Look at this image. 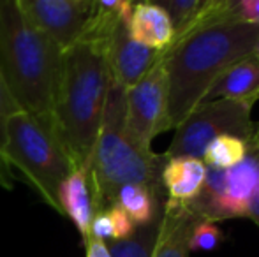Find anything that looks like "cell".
Listing matches in <instances>:
<instances>
[{
    "mask_svg": "<svg viewBox=\"0 0 259 257\" xmlns=\"http://www.w3.org/2000/svg\"><path fill=\"white\" fill-rule=\"evenodd\" d=\"M259 27L243 21L206 25L162 52L167 78V124L177 129L196 108L205 102L221 74L233 64L252 55Z\"/></svg>",
    "mask_w": 259,
    "mask_h": 257,
    "instance_id": "1",
    "label": "cell"
},
{
    "mask_svg": "<svg viewBox=\"0 0 259 257\" xmlns=\"http://www.w3.org/2000/svg\"><path fill=\"white\" fill-rule=\"evenodd\" d=\"M64 52L27 20L18 0H0V74L21 111L55 127Z\"/></svg>",
    "mask_w": 259,
    "mask_h": 257,
    "instance_id": "2",
    "label": "cell"
},
{
    "mask_svg": "<svg viewBox=\"0 0 259 257\" xmlns=\"http://www.w3.org/2000/svg\"><path fill=\"white\" fill-rule=\"evenodd\" d=\"M106 48L104 42L79 41L64 53L53 122L74 169L89 171L103 125L106 99L113 83Z\"/></svg>",
    "mask_w": 259,
    "mask_h": 257,
    "instance_id": "3",
    "label": "cell"
},
{
    "mask_svg": "<svg viewBox=\"0 0 259 257\" xmlns=\"http://www.w3.org/2000/svg\"><path fill=\"white\" fill-rule=\"evenodd\" d=\"M167 159L162 153L143 151L125 134V90L111 83L106 99L99 136L89 166L94 212L104 213L116 202L125 185H141L162 202L166 190L162 171Z\"/></svg>",
    "mask_w": 259,
    "mask_h": 257,
    "instance_id": "4",
    "label": "cell"
},
{
    "mask_svg": "<svg viewBox=\"0 0 259 257\" xmlns=\"http://www.w3.org/2000/svg\"><path fill=\"white\" fill-rule=\"evenodd\" d=\"M6 159L11 168L20 169L39 195L60 213L58 189L74 171V166L55 127L25 111L16 113L7 125Z\"/></svg>",
    "mask_w": 259,
    "mask_h": 257,
    "instance_id": "5",
    "label": "cell"
},
{
    "mask_svg": "<svg viewBox=\"0 0 259 257\" xmlns=\"http://www.w3.org/2000/svg\"><path fill=\"white\" fill-rule=\"evenodd\" d=\"M252 106L236 100L215 99L201 102L177 129L164 157H191L203 161L206 146L221 136H235L247 144L257 143V122L250 117Z\"/></svg>",
    "mask_w": 259,
    "mask_h": 257,
    "instance_id": "6",
    "label": "cell"
},
{
    "mask_svg": "<svg viewBox=\"0 0 259 257\" xmlns=\"http://www.w3.org/2000/svg\"><path fill=\"white\" fill-rule=\"evenodd\" d=\"M166 130H169L167 78L159 62L125 90V134L140 150L152 151V141Z\"/></svg>",
    "mask_w": 259,
    "mask_h": 257,
    "instance_id": "7",
    "label": "cell"
},
{
    "mask_svg": "<svg viewBox=\"0 0 259 257\" xmlns=\"http://www.w3.org/2000/svg\"><path fill=\"white\" fill-rule=\"evenodd\" d=\"M96 0H18L27 20L62 49L79 42Z\"/></svg>",
    "mask_w": 259,
    "mask_h": 257,
    "instance_id": "8",
    "label": "cell"
},
{
    "mask_svg": "<svg viewBox=\"0 0 259 257\" xmlns=\"http://www.w3.org/2000/svg\"><path fill=\"white\" fill-rule=\"evenodd\" d=\"M106 55L113 83L123 90L136 85L162 59V52L147 48L131 37L129 23L125 21L115 28L106 48Z\"/></svg>",
    "mask_w": 259,
    "mask_h": 257,
    "instance_id": "9",
    "label": "cell"
},
{
    "mask_svg": "<svg viewBox=\"0 0 259 257\" xmlns=\"http://www.w3.org/2000/svg\"><path fill=\"white\" fill-rule=\"evenodd\" d=\"M259 189V143L250 144L240 164L228 169L226 190L219 204L221 220L247 217L250 199Z\"/></svg>",
    "mask_w": 259,
    "mask_h": 257,
    "instance_id": "10",
    "label": "cell"
},
{
    "mask_svg": "<svg viewBox=\"0 0 259 257\" xmlns=\"http://www.w3.org/2000/svg\"><path fill=\"white\" fill-rule=\"evenodd\" d=\"M199 222L184 204L164 202L152 257H189L192 231Z\"/></svg>",
    "mask_w": 259,
    "mask_h": 257,
    "instance_id": "11",
    "label": "cell"
},
{
    "mask_svg": "<svg viewBox=\"0 0 259 257\" xmlns=\"http://www.w3.org/2000/svg\"><path fill=\"white\" fill-rule=\"evenodd\" d=\"M58 204H60V213L71 219V222L81 234L83 241L87 243L90 238L92 219L96 215L87 169H74L62 182L58 189Z\"/></svg>",
    "mask_w": 259,
    "mask_h": 257,
    "instance_id": "12",
    "label": "cell"
},
{
    "mask_svg": "<svg viewBox=\"0 0 259 257\" xmlns=\"http://www.w3.org/2000/svg\"><path fill=\"white\" fill-rule=\"evenodd\" d=\"M226 99L254 106L259 99V60L254 55L233 64L221 74L205 100Z\"/></svg>",
    "mask_w": 259,
    "mask_h": 257,
    "instance_id": "13",
    "label": "cell"
},
{
    "mask_svg": "<svg viewBox=\"0 0 259 257\" xmlns=\"http://www.w3.org/2000/svg\"><path fill=\"white\" fill-rule=\"evenodd\" d=\"M206 166L199 159L180 157L167 159L162 171V185L166 190V202L187 204L196 197L205 183Z\"/></svg>",
    "mask_w": 259,
    "mask_h": 257,
    "instance_id": "14",
    "label": "cell"
},
{
    "mask_svg": "<svg viewBox=\"0 0 259 257\" xmlns=\"http://www.w3.org/2000/svg\"><path fill=\"white\" fill-rule=\"evenodd\" d=\"M129 34L140 44L164 52L173 41V25L167 13L157 4H134L129 20Z\"/></svg>",
    "mask_w": 259,
    "mask_h": 257,
    "instance_id": "15",
    "label": "cell"
},
{
    "mask_svg": "<svg viewBox=\"0 0 259 257\" xmlns=\"http://www.w3.org/2000/svg\"><path fill=\"white\" fill-rule=\"evenodd\" d=\"M136 227L147 226L162 217L164 202L141 185H125L116 195V202Z\"/></svg>",
    "mask_w": 259,
    "mask_h": 257,
    "instance_id": "16",
    "label": "cell"
},
{
    "mask_svg": "<svg viewBox=\"0 0 259 257\" xmlns=\"http://www.w3.org/2000/svg\"><path fill=\"white\" fill-rule=\"evenodd\" d=\"M159 224L160 219L154 222L147 224V226L136 227L133 234L125 240H113L108 241L106 247L109 250L111 257H152L157 240V233H159Z\"/></svg>",
    "mask_w": 259,
    "mask_h": 257,
    "instance_id": "17",
    "label": "cell"
},
{
    "mask_svg": "<svg viewBox=\"0 0 259 257\" xmlns=\"http://www.w3.org/2000/svg\"><path fill=\"white\" fill-rule=\"evenodd\" d=\"M20 106L14 100L13 93L9 92L2 74H0V187L11 190L14 187V173L6 159L7 144V125L16 113H20Z\"/></svg>",
    "mask_w": 259,
    "mask_h": 257,
    "instance_id": "18",
    "label": "cell"
},
{
    "mask_svg": "<svg viewBox=\"0 0 259 257\" xmlns=\"http://www.w3.org/2000/svg\"><path fill=\"white\" fill-rule=\"evenodd\" d=\"M249 153V144L235 136H221L206 146L203 162L219 169H231Z\"/></svg>",
    "mask_w": 259,
    "mask_h": 257,
    "instance_id": "19",
    "label": "cell"
},
{
    "mask_svg": "<svg viewBox=\"0 0 259 257\" xmlns=\"http://www.w3.org/2000/svg\"><path fill=\"white\" fill-rule=\"evenodd\" d=\"M221 240H222V233L217 224L201 220V222L194 227V231H192L189 247H191V252L211 250V248L217 247Z\"/></svg>",
    "mask_w": 259,
    "mask_h": 257,
    "instance_id": "20",
    "label": "cell"
},
{
    "mask_svg": "<svg viewBox=\"0 0 259 257\" xmlns=\"http://www.w3.org/2000/svg\"><path fill=\"white\" fill-rule=\"evenodd\" d=\"M106 213H108L109 220H111L113 240H125V238H129L131 234L136 231V226H134V222L131 220V217L127 215L118 204H113Z\"/></svg>",
    "mask_w": 259,
    "mask_h": 257,
    "instance_id": "21",
    "label": "cell"
},
{
    "mask_svg": "<svg viewBox=\"0 0 259 257\" xmlns=\"http://www.w3.org/2000/svg\"><path fill=\"white\" fill-rule=\"evenodd\" d=\"M89 240H99V241H108L113 240V227L111 220H109L108 213H97L92 219V226H90V238Z\"/></svg>",
    "mask_w": 259,
    "mask_h": 257,
    "instance_id": "22",
    "label": "cell"
},
{
    "mask_svg": "<svg viewBox=\"0 0 259 257\" xmlns=\"http://www.w3.org/2000/svg\"><path fill=\"white\" fill-rule=\"evenodd\" d=\"M238 20L259 27V0H242L238 2Z\"/></svg>",
    "mask_w": 259,
    "mask_h": 257,
    "instance_id": "23",
    "label": "cell"
},
{
    "mask_svg": "<svg viewBox=\"0 0 259 257\" xmlns=\"http://www.w3.org/2000/svg\"><path fill=\"white\" fill-rule=\"evenodd\" d=\"M85 247H87V257H111L104 241L89 240L85 243Z\"/></svg>",
    "mask_w": 259,
    "mask_h": 257,
    "instance_id": "24",
    "label": "cell"
},
{
    "mask_svg": "<svg viewBox=\"0 0 259 257\" xmlns=\"http://www.w3.org/2000/svg\"><path fill=\"white\" fill-rule=\"evenodd\" d=\"M247 217H249L250 220H254L256 226L259 227V189L256 190V194L252 195V199H250L249 210H247Z\"/></svg>",
    "mask_w": 259,
    "mask_h": 257,
    "instance_id": "25",
    "label": "cell"
},
{
    "mask_svg": "<svg viewBox=\"0 0 259 257\" xmlns=\"http://www.w3.org/2000/svg\"><path fill=\"white\" fill-rule=\"evenodd\" d=\"M252 55H254V57H256V59L259 60V39H257V42H256V48H254Z\"/></svg>",
    "mask_w": 259,
    "mask_h": 257,
    "instance_id": "26",
    "label": "cell"
},
{
    "mask_svg": "<svg viewBox=\"0 0 259 257\" xmlns=\"http://www.w3.org/2000/svg\"><path fill=\"white\" fill-rule=\"evenodd\" d=\"M257 139H259V122H257Z\"/></svg>",
    "mask_w": 259,
    "mask_h": 257,
    "instance_id": "27",
    "label": "cell"
}]
</instances>
